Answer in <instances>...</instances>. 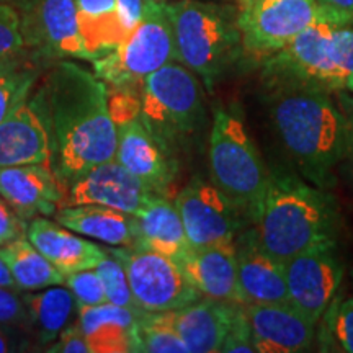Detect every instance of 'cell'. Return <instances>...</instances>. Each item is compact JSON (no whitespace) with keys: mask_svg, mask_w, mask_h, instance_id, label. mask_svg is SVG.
Here are the masks:
<instances>
[{"mask_svg":"<svg viewBox=\"0 0 353 353\" xmlns=\"http://www.w3.org/2000/svg\"><path fill=\"white\" fill-rule=\"evenodd\" d=\"M69 185V205H101L131 216L156 193L117 159L92 167Z\"/></svg>","mask_w":353,"mask_h":353,"instance_id":"9a60e30c","label":"cell"},{"mask_svg":"<svg viewBox=\"0 0 353 353\" xmlns=\"http://www.w3.org/2000/svg\"><path fill=\"white\" fill-rule=\"evenodd\" d=\"M236 255L242 303H290L283 263L265 252L255 229L237 237Z\"/></svg>","mask_w":353,"mask_h":353,"instance_id":"d6986e66","label":"cell"},{"mask_svg":"<svg viewBox=\"0 0 353 353\" xmlns=\"http://www.w3.org/2000/svg\"><path fill=\"white\" fill-rule=\"evenodd\" d=\"M26 237L63 275L95 268L105 250L81 234L61 226L59 223L37 216L26 226Z\"/></svg>","mask_w":353,"mask_h":353,"instance_id":"7402d4cb","label":"cell"},{"mask_svg":"<svg viewBox=\"0 0 353 353\" xmlns=\"http://www.w3.org/2000/svg\"><path fill=\"white\" fill-rule=\"evenodd\" d=\"M20 33V13L12 6H0V59L25 51Z\"/></svg>","mask_w":353,"mask_h":353,"instance_id":"836d02e7","label":"cell"},{"mask_svg":"<svg viewBox=\"0 0 353 353\" xmlns=\"http://www.w3.org/2000/svg\"><path fill=\"white\" fill-rule=\"evenodd\" d=\"M38 99L50 128L51 164L57 179L70 183L92 167L114 161L118 126L108 85L95 72L74 61H56Z\"/></svg>","mask_w":353,"mask_h":353,"instance_id":"6da1fadb","label":"cell"},{"mask_svg":"<svg viewBox=\"0 0 353 353\" xmlns=\"http://www.w3.org/2000/svg\"><path fill=\"white\" fill-rule=\"evenodd\" d=\"M61 226L112 247L134 245V218L101 205H70L54 213Z\"/></svg>","mask_w":353,"mask_h":353,"instance_id":"d4e9b609","label":"cell"},{"mask_svg":"<svg viewBox=\"0 0 353 353\" xmlns=\"http://www.w3.org/2000/svg\"><path fill=\"white\" fill-rule=\"evenodd\" d=\"M319 350L353 353V296H335L321 317ZM319 321V322H321Z\"/></svg>","mask_w":353,"mask_h":353,"instance_id":"f546056e","label":"cell"},{"mask_svg":"<svg viewBox=\"0 0 353 353\" xmlns=\"http://www.w3.org/2000/svg\"><path fill=\"white\" fill-rule=\"evenodd\" d=\"M30 341L23 325L0 324V353L28 350Z\"/></svg>","mask_w":353,"mask_h":353,"instance_id":"f35d334b","label":"cell"},{"mask_svg":"<svg viewBox=\"0 0 353 353\" xmlns=\"http://www.w3.org/2000/svg\"><path fill=\"white\" fill-rule=\"evenodd\" d=\"M149 2L151 0H117L118 12H120V19L126 34L144 19Z\"/></svg>","mask_w":353,"mask_h":353,"instance_id":"ab89813d","label":"cell"},{"mask_svg":"<svg viewBox=\"0 0 353 353\" xmlns=\"http://www.w3.org/2000/svg\"><path fill=\"white\" fill-rule=\"evenodd\" d=\"M139 352L188 353L172 321V312H144L139 321Z\"/></svg>","mask_w":353,"mask_h":353,"instance_id":"4dcf8cb0","label":"cell"},{"mask_svg":"<svg viewBox=\"0 0 353 353\" xmlns=\"http://www.w3.org/2000/svg\"><path fill=\"white\" fill-rule=\"evenodd\" d=\"M176 61L210 92L244 56L237 7L205 0H167Z\"/></svg>","mask_w":353,"mask_h":353,"instance_id":"5b68a950","label":"cell"},{"mask_svg":"<svg viewBox=\"0 0 353 353\" xmlns=\"http://www.w3.org/2000/svg\"><path fill=\"white\" fill-rule=\"evenodd\" d=\"M28 327L43 345H50L65 327L77 322L79 304L69 288L56 285L39 293L25 294Z\"/></svg>","mask_w":353,"mask_h":353,"instance_id":"484cf974","label":"cell"},{"mask_svg":"<svg viewBox=\"0 0 353 353\" xmlns=\"http://www.w3.org/2000/svg\"><path fill=\"white\" fill-rule=\"evenodd\" d=\"M174 201L192 249L237 239L244 214L211 180L192 179Z\"/></svg>","mask_w":353,"mask_h":353,"instance_id":"7c38bea8","label":"cell"},{"mask_svg":"<svg viewBox=\"0 0 353 353\" xmlns=\"http://www.w3.org/2000/svg\"><path fill=\"white\" fill-rule=\"evenodd\" d=\"M255 232L262 249L278 262L311 247L337 242L341 213L327 190L285 169L268 170Z\"/></svg>","mask_w":353,"mask_h":353,"instance_id":"3957f363","label":"cell"},{"mask_svg":"<svg viewBox=\"0 0 353 353\" xmlns=\"http://www.w3.org/2000/svg\"><path fill=\"white\" fill-rule=\"evenodd\" d=\"M46 352L51 353H88L90 347L85 339V334L81 327V324L74 322L69 327H65L63 332L59 334V337L54 342L50 343V347L46 348Z\"/></svg>","mask_w":353,"mask_h":353,"instance_id":"8d00e7d4","label":"cell"},{"mask_svg":"<svg viewBox=\"0 0 353 353\" xmlns=\"http://www.w3.org/2000/svg\"><path fill=\"white\" fill-rule=\"evenodd\" d=\"M95 270L101 278L108 303L128 309H139L132 298L125 267L117 255H113L110 250H105V257L100 260Z\"/></svg>","mask_w":353,"mask_h":353,"instance_id":"1f68e13d","label":"cell"},{"mask_svg":"<svg viewBox=\"0 0 353 353\" xmlns=\"http://www.w3.org/2000/svg\"><path fill=\"white\" fill-rule=\"evenodd\" d=\"M210 180L239 208L257 219L268 183V169L236 107H218L208 134Z\"/></svg>","mask_w":353,"mask_h":353,"instance_id":"52a82bcc","label":"cell"},{"mask_svg":"<svg viewBox=\"0 0 353 353\" xmlns=\"http://www.w3.org/2000/svg\"><path fill=\"white\" fill-rule=\"evenodd\" d=\"M121 260L132 298L145 312H174L203 294L176 260L143 247L108 249Z\"/></svg>","mask_w":353,"mask_h":353,"instance_id":"30bf717a","label":"cell"},{"mask_svg":"<svg viewBox=\"0 0 353 353\" xmlns=\"http://www.w3.org/2000/svg\"><path fill=\"white\" fill-rule=\"evenodd\" d=\"M179 263L203 296L244 304L237 281L236 241L190 249Z\"/></svg>","mask_w":353,"mask_h":353,"instance_id":"603a6c76","label":"cell"},{"mask_svg":"<svg viewBox=\"0 0 353 353\" xmlns=\"http://www.w3.org/2000/svg\"><path fill=\"white\" fill-rule=\"evenodd\" d=\"M26 234L25 221L15 213L8 201L0 195V247Z\"/></svg>","mask_w":353,"mask_h":353,"instance_id":"74e56055","label":"cell"},{"mask_svg":"<svg viewBox=\"0 0 353 353\" xmlns=\"http://www.w3.org/2000/svg\"><path fill=\"white\" fill-rule=\"evenodd\" d=\"M0 286H2V288L20 291L19 286H17V283H15V280H13L10 270H8L7 263L3 262L2 257H0Z\"/></svg>","mask_w":353,"mask_h":353,"instance_id":"7bdbcfd3","label":"cell"},{"mask_svg":"<svg viewBox=\"0 0 353 353\" xmlns=\"http://www.w3.org/2000/svg\"><path fill=\"white\" fill-rule=\"evenodd\" d=\"M237 306V303L205 296L172 312L174 327L188 353L221 352Z\"/></svg>","mask_w":353,"mask_h":353,"instance_id":"44dd1931","label":"cell"},{"mask_svg":"<svg viewBox=\"0 0 353 353\" xmlns=\"http://www.w3.org/2000/svg\"><path fill=\"white\" fill-rule=\"evenodd\" d=\"M176 61L174 32L167 13V0H151L144 19L108 54L92 61L97 77L117 88L131 92L144 79Z\"/></svg>","mask_w":353,"mask_h":353,"instance_id":"ba28073f","label":"cell"},{"mask_svg":"<svg viewBox=\"0 0 353 353\" xmlns=\"http://www.w3.org/2000/svg\"><path fill=\"white\" fill-rule=\"evenodd\" d=\"M145 311L112 303L79 307V324L90 353L139 352V321Z\"/></svg>","mask_w":353,"mask_h":353,"instance_id":"ffe728a7","label":"cell"},{"mask_svg":"<svg viewBox=\"0 0 353 353\" xmlns=\"http://www.w3.org/2000/svg\"><path fill=\"white\" fill-rule=\"evenodd\" d=\"M0 195L23 221L51 216L63 200V190L48 164L0 167Z\"/></svg>","mask_w":353,"mask_h":353,"instance_id":"ac0fdd59","label":"cell"},{"mask_svg":"<svg viewBox=\"0 0 353 353\" xmlns=\"http://www.w3.org/2000/svg\"><path fill=\"white\" fill-rule=\"evenodd\" d=\"M234 2H236L237 8H244L247 6H250V3H254L255 0H234Z\"/></svg>","mask_w":353,"mask_h":353,"instance_id":"f6af8a7d","label":"cell"},{"mask_svg":"<svg viewBox=\"0 0 353 353\" xmlns=\"http://www.w3.org/2000/svg\"><path fill=\"white\" fill-rule=\"evenodd\" d=\"M223 353H257L254 343V334L250 329L249 319H247L244 304H239L234 314L232 324L229 327V332L224 339Z\"/></svg>","mask_w":353,"mask_h":353,"instance_id":"e575fe53","label":"cell"},{"mask_svg":"<svg viewBox=\"0 0 353 353\" xmlns=\"http://www.w3.org/2000/svg\"><path fill=\"white\" fill-rule=\"evenodd\" d=\"M64 283L76 298L79 307L97 306V304L108 303L101 278L95 268H85L64 276Z\"/></svg>","mask_w":353,"mask_h":353,"instance_id":"d6a6232c","label":"cell"},{"mask_svg":"<svg viewBox=\"0 0 353 353\" xmlns=\"http://www.w3.org/2000/svg\"><path fill=\"white\" fill-rule=\"evenodd\" d=\"M268 113L278 139L299 174L324 190L335 185L345 159L347 120L330 92L306 87L267 90Z\"/></svg>","mask_w":353,"mask_h":353,"instance_id":"7a4b0ae2","label":"cell"},{"mask_svg":"<svg viewBox=\"0 0 353 353\" xmlns=\"http://www.w3.org/2000/svg\"><path fill=\"white\" fill-rule=\"evenodd\" d=\"M283 270L290 303L319 324L337 296L345 272L337 242L303 250L283 262Z\"/></svg>","mask_w":353,"mask_h":353,"instance_id":"4fadbf2b","label":"cell"},{"mask_svg":"<svg viewBox=\"0 0 353 353\" xmlns=\"http://www.w3.org/2000/svg\"><path fill=\"white\" fill-rule=\"evenodd\" d=\"M79 28L88 61L113 51L126 37L117 0H76Z\"/></svg>","mask_w":353,"mask_h":353,"instance_id":"4316f807","label":"cell"},{"mask_svg":"<svg viewBox=\"0 0 353 353\" xmlns=\"http://www.w3.org/2000/svg\"><path fill=\"white\" fill-rule=\"evenodd\" d=\"M257 353H299L311 350L317 322L291 303L244 304Z\"/></svg>","mask_w":353,"mask_h":353,"instance_id":"2e32d148","label":"cell"},{"mask_svg":"<svg viewBox=\"0 0 353 353\" xmlns=\"http://www.w3.org/2000/svg\"><path fill=\"white\" fill-rule=\"evenodd\" d=\"M138 103L143 125L174 161L192 151L206 123L195 72L179 61L165 64L141 83Z\"/></svg>","mask_w":353,"mask_h":353,"instance_id":"8992f818","label":"cell"},{"mask_svg":"<svg viewBox=\"0 0 353 353\" xmlns=\"http://www.w3.org/2000/svg\"><path fill=\"white\" fill-rule=\"evenodd\" d=\"M0 257L20 291H38L64 283L63 273L28 241L26 234L0 247Z\"/></svg>","mask_w":353,"mask_h":353,"instance_id":"83f0119b","label":"cell"},{"mask_svg":"<svg viewBox=\"0 0 353 353\" xmlns=\"http://www.w3.org/2000/svg\"><path fill=\"white\" fill-rule=\"evenodd\" d=\"M21 3V0H0V6H12L15 8H19Z\"/></svg>","mask_w":353,"mask_h":353,"instance_id":"ee69618b","label":"cell"},{"mask_svg":"<svg viewBox=\"0 0 353 353\" xmlns=\"http://www.w3.org/2000/svg\"><path fill=\"white\" fill-rule=\"evenodd\" d=\"M118 148L117 162L138 176L152 192L169 196L176 176L179 162L164 151L143 125L139 114H128L117 120Z\"/></svg>","mask_w":353,"mask_h":353,"instance_id":"5bb4252c","label":"cell"},{"mask_svg":"<svg viewBox=\"0 0 353 353\" xmlns=\"http://www.w3.org/2000/svg\"><path fill=\"white\" fill-rule=\"evenodd\" d=\"M51 134L37 100H25L0 123V167L50 164Z\"/></svg>","mask_w":353,"mask_h":353,"instance_id":"e0dca14e","label":"cell"},{"mask_svg":"<svg viewBox=\"0 0 353 353\" xmlns=\"http://www.w3.org/2000/svg\"><path fill=\"white\" fill-rule=\"evenodd\" d=\"M43 61L28 50L7 59H0V123L21 101L28 99L41 74Z\"/></svg>","mask_w":353,"mask_h":353,"instance_id":"f1b7e54d","label":"cell"},{"mask_svg":"<svg viewBox=\"0 0 353 353\" xmlns=\"http://www.w3.org/2000/svg\"><path fill=\"white\" fill-rule=\"evenodd\" d=\"M17 10L26 50L44 61H88L76 0H21Z\"/></svg>","mask_w":353,"mask_h":353,"instance_id":"8fae6325","label":"cell"},{"mask_svg":"<svg viewBox=\"0 0 353 353\" xmlns=\"http://www.w3.org/2000/svg\"><path fill=\"white\" fill-rule=\"evenodd\" d=\"M237 10L244 56L262 63L317 21L353 25L352 20L317 0H255Z\"/></svg>","mask_w":353,"mask_h":353,"instance_id":"9c48e42d","label":"cell"},{"mask_svg":"<svg viewBox=\"0 0 353 353\" xmlns=\"http://www.w3.org/2000/svg\"><path fill=\"white\" fill-rule=\"evenodd\" d=\"M134 245L180 262L192 247L175 201L154 193L134 216Z\"/></svg>","mask_w":353,"mask_h":353,"instance_id":"cb8c5ba5","label":"cell"},{"mask_svg":"<svg viewBox=\"0 0 353 353\" xmlns=\"http://www.w3.org/2000/svg\"><path fill=\"white\" fill-rule=\"evenodd\" d=\"M337 95L347 120V143H345V159H343V162H347L348 170H350V175L353 179V94L347 95L345 92H339Z\"/></svg>","mask_w":353,"mask_h":353,"instance_id":"60d3db41","label":"cell"},{"mask_svg":"<svg viewBox=\"0 0 353 353\" xmlns=\"http://www.w3.org/2000/svg\"><path fill=\"white\" fill-rule=\"evenodd\" d=\"M317 2L353 21V0H317Z\"/></svg>","mask_w":353,"mask_h":353,"instance_id":"b9f144b4","label":"cell"},{"mask_svg":"<svg viewBox=\"0 0 353 353\" xmlns=\"http://www.w3.org/2000/svg\"><path fill=\"white\" fill-rule=\"evenodd\" d=\"M0 324H15L28 327V309L19 291L0 286Z\"/></svg>","mask_w":353,"mask_h":353,"instance_id":"d590c367","label":"cell"},{"mask_svg":"<svg viewBox=\"0 0 353 353\" xmlns=\"http://www.w3.org/2000/svg\"><path fill=\"white\" fill-rule=\"evenodd\" d=\"M352 276H353V272H352Z\"/></svg>","mask_w":353,"mask_h":353,"instance_id":"bcb514c9","label":"cell"},{"mask_svg":"<svg viewBox=\"0 0 353 353\" xmlns=\"http://www.w3.org/2000/svg\"><path fill=\"white\" fill-rule=\"evenodd\" d=\"M262 82L267 90L306 87L353 94V25H311L263 61Z\"/></svg>","mask_w":353,"mask_h":353,"instance_id":"277c9868","label":"cell"}]
</instances>
